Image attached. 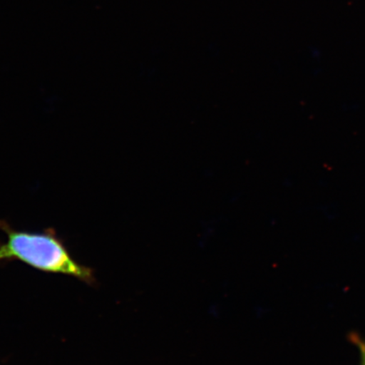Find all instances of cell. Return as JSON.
Instances as JSON below:
<instances>
[{"mask_svg": "<svg viewBox=\"0 0 365 365\" xmlns=\"http://www.w3.org/2000/svg\"><path fill=\"white\" fill-rule=\"evenodd\" d=\"M0 230L7 235L6 243L0 244V262L18 259L40 271L66 274L90 284L95 282L93 271L72 259L54 230L30 234L13 230L3 220Z\"/></svg>", "mask_w": 365, "mask_h": 365, "instance_id": "obj_1", "label": "cell"}, {"mask_svg": "<svg viewBox=\"0 0 365 365\" xmlns=\"http://www.w3.org/2000/svg\"><path fill=\"white\" fill-rule=\"evenodd\" d=\"M356 344L358 345L360 354H361V365H365V342L359 339H356Z\"/></svg>", "mask_w": 365, "mask_h": 365, "instance_id": "obj_2", "label": "cell"}]
</instances>
